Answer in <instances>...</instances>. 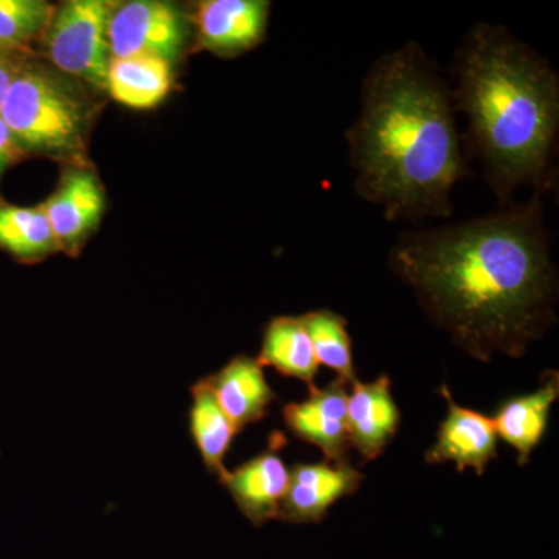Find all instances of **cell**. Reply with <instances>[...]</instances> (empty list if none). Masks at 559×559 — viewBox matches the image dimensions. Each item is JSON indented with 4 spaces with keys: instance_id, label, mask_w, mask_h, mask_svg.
Returning a JSON list of instances; mask_svg holds the SVG:
<instances>
[{
    "instance_id": "obj_1",
    "label": "cell",
    "mask_w": 559,
    "mask_h": 559,
    "mask_svg": "<svg viewBox=\"0 0 559 559\" xmlns=\"http://www.w3.org/2000/svg\"><path fill=\"white\" fill-rule=\"evenodd\" d=\"M390 270L479 360L521 358L557 319L558 275L539 194L463 223L406 231L390 250Z\"/></svg>"
},
{
    "instance_id": "obj_2",
    "label": "cell",
    "mask_w": 559,
    "mask_h": 559,
    "mask_svg": "<svg viewBox=\"0 0 559 559\" xmlns=\"http://www.w3.org/2000/svg\"><path fill=\"white\" fill-rule=\"evenodd\" d=\"M359 198L389 221L447 218L468 176L450 84L418 43L370 66L358 119L345 132Z\"/></svg>"
},
{
    "instance_id": "obj_3",
    "label": "cell",
    "mask_w": 559,
    "mask_h": 559,
    "mask_svg": "<svg viewBox=\"0 0 559 559\" xmlns=\"http://www.w3.org/2000/svg\"><path fill=\"white\" fill-rule=\"evenodd\" d=\"M457 114L468 120L463 146L484 168L500 204L558 182L559 76L546 58L503 25L477 24L451 68Z\"/></svg>"
},
{
    "instance_id": "obj_4",
    "label": "cell",
    "mask_w": 559,
    "mask_h": 559,
    "mask_svg": "<svg viewBox=\"0 0 559 559\" xmlns=\"http://www.w3.org/2000/svg\"><path fill=\"white\" fill-rule=\"evenodd\" d=\"M0 119L22 150L79 157L90 109L79 90L40 66H22L0 108Z\"/></svg>"
},
{
    "instance_id": "obj_5",
    "label": "cell",
    "mask_w": 559,
    "mask_h": 559,
    "mask_svg": "<svg viewBox=\"0 0 559 559\" xmlns=\"http://www.w3.org/2000/svg\"><path fill=\"white\" fill-rule=\"evenodd\" d=\"M116 3L106 0H72L55 9L47 28L50 61L73 79L106 90L110 57L109 20Z\"/></svg>"
},
{
    "instance_id": "obj_6",
    "label": "cell",
    "mask_w": 559,
    "mask_h": 559,
    "mask_svg": "<svg viewBox=\"0 0 559 559\" xmlns=\"http://www.w3.org/2000/svg\"><path fill=\"white\" fill-rule=\"evenodd\" d=\"M110 57H156L173 61L186 44V25L170 3L135 0L114 7L109 20Z\"/></svg>"
},
{
    "instance_id": "obj_7",
    "label": "cell",
    "mask_w": 559,
    "mask_h": 559,
    "mask_svg": "<svg viewBox=\"0 0 559 559\" xmlns=\"http://www.w3.org/2000/svg\"><path fill=\"white\" fill-rule=\"evenodd\" d=\"M364 474L347 462L297 463L289 469V484L280 506L278 520L293 524H318L331 506L355 495Z\"/></svg>"
},
{
    "instance_id": "obj_8",
    "label": "cell",
    "mask_w": 559,
    "mask_h": 559,
    "mask_svg": "<svg viewBox=\"0 0 559 559\" xmlns=\"http://www.w3.org/2000/svg\"><path fill=\"white\" fill-rule=\"evenodd\" d=\"M285 444L282 432L272 433L266 451L227 471L219 480L253 527L278 520L280 506L289 484V469L280 455Z\"/></svg>"
},
{
    "instance_id": "obj_9",
    "label": "cell",
    "mask_w": 559,
    "mask_h": 559,
    "mask_svg": "<svg viewBox=\"0 0 559 559\" xmlns=\"http://www.w3.org/2000/svg\"><path fill=\"white\" fill-rule=\"evenodd\" d=\"M270 13L266 0H204L194 14L198 44L218 57H238L266 38Z\"/></svg>"
},
{
    "instance_id": "obj_10",
    "label": "cell",
    "mask_w": 559,
    "mask_h": 559,
    "mask_svg": "<svg viewBox=\"0 0 559 559\" xmlns=\"http://www.w3.org/2000/svg\"><path fill=\"white\" fill-rule=\"evenodd\" d=\"M348 382H331L323 389L311 388L310 396L301 403L283 407V421L297 439L319 448L326 462H347Z\"/></svg>"
},
{
    "instance_id": "obj_11",
    "label": "cell",
    "mask_w": 559,
    "mask_h": 559,
    "mask_svg": "<svg viewBox=\"0 0 559 559\" xmlns=\"http://www.w3.org/2000/svg\"><path fill=\"white\" fill-rule=\"evenodd\" d=\"M440 393L447 400L448 415L440 425L436 444L426 452V462L430 465L452 462L460 473L473 468L481 476L498 455L495 421L480 412L459 406L447 385H441Z\"/></svg>"
},
{
    "instance_id": "obj_12",
    "label": "cell",
    "mask_w": 559,
    "mask_h": 559,
    "mask_svg": "<svg viewBox=\"0 0 559 559\" xmlns=\"http://www.w3.org/2000/svg\"><path fill=\"white\" fill-rule=\"evenodd\" d=\"M61 250L76 253L97 229L105 212V191L100 180L83 167L66 173L57 191L40 204Z\"/></svg>"
},
{
    "instance_id": "obj_13",
    "label": "cell",
    "mask_w": 559,
    "mask_h": 559,
    "mask_svg": "<svg viewBox=\"0 0 559 559\" xmlns=\"http://www.w3.org/2000/svg\"><path fill=\"white\" fill-rule=\"evenodd\" d=\"M401 414L392 395V381L382 374L371 382H352L347 425L349 448L362 462L380 457L399 432Z\"/></svg>"
},
{
    "instance_id": "obj_14",
    "label": "cell",
    "mask_w": 559,
    "mask_h": 559,
    "mask_svg": "<svg viewBox=\"0 0 559 559\" xmlns=\"http://www.w3.org/2000/svg\"><path fill=\"white\" fill-rule=\"evenodd\" d=\"M204 380L238 433L246 426L266 417L271 404L277 401V395L264 377L263 366L250 356H235L218 373L210 374Z\"/></svg>"
},
{
    "instance_id": "obj_15",
    "label": "cell",
    "mask_w": 559,
    "mask_h": 559,
    "mask_svg": "<svg viewBox=\"0 0 559 559\" xmlns=\"http://www.w3.org/2000/svg\"><path fill=\"white\" fill-rule=\"evenodd\" d=\"M559 396V373L543 374V385L528 395L514 396L499 407L495 415L498 437L518 452V463L527 465L533 450L546 436L551 406Z\"/></svg>"
},
{
    "instance_id": "obj_16",
    "label": "cell",
    "mask_w": 559,
    "mask_h": 559,
    "mask_svg": "<svg viewBox=\"0 0 559 559\" xmlns=\"http://www.w3.org/2000/svg\"><path fill=\"white\" fill-rule=\"evenodd\" d=\"M171 62L156 57L112 58L106 90L132 109L156 108L171 90Z\"/></svg>"
},
{
    "instance_id": "obj_17",
    "label": "cell",
    "mask_w": 559,
    "mask_h": 559,
    "mask_svg": "<svg viewBox=\"0 0 559 559\" xmlns=\"http://www.w3.org/2000/svg\"><path fill=\"white\" fill-rule=\"evenodd\" d=\"M261 366L272 367L286 378L312 385L319 362L300 316H277L264 326L259 358Z\"/></svg>"
},
{
    "instance_id": "obj_18",
    "label": "cell",
    "mask_w": 559,
    "mask_h": 559,
    "mask_svg": "<svg viewBox=\"0 0 559 559\" xmlns=\"http://www.w3.org/2000/svg\"><path fill=\"white\" fill-rule=\"evenodd\" d=\"M189 425L191 439L200 451L205 469L223 479L227 473L224 459L229 454L238 430L205 380L198 381L191 388Z\"/></svg>"
},
{
    "instance_id": "obj_19",
    "label": "cell",
    "mask_w": 559,
    "mask_h": 559,
    "mask_svg": "<svg viewBox=\"0 0 559 559\" xmlns=\"http://www.w3.org/2000/svg\"><path fill=\"white\" fill-rule=\"evenodd\" d=\"M0 248L27 261L44 259L61 250L40 205H0Z\"/></svg>"
},
{
    "instance_id": "obj_20",
    "label": "cell",
    "mask_w": 559,
    "mask_h": 559,
    "mask_svg": "<svg viewBox=\"0 0 559 559\" xmlns=\"http://www.w3.org/2000/svg\"><path fill=\"white\" fill-rule=\"evenodd\" d=\"M301 323L314 349L319 366L329 367L336 371L340 380L352 384L356 378L355 364H353L352 337L347 329V319L337 312L314 310L300 316Z\"/></svg>"
},
{
    "instance_id": "obj_21",
    "label": "cell",
    "mask_w": 559,
    "mask_h": 559,
    "mask_svg": "<svg viewBox=\"0 0 559 559\" xmlns=\"http://www.w3.org/2000/svg\"><path fill=\"white\" fill-rule=\"evenodd\" d=\"M55 7L43 0H0V49L25 53L46 36Z\"/></svg>"
},
{
    "instance_id": "obj_22",
    "label": "cell",
    "mask_w": 559,
    "mask_h": 559,
    "mask_svg": "<svg viewBox=\"0 0 559 559\" xmlns=\"http://www.w3.org/2000/svg\"><path fill=\"white\" fill-rule=\"evenodd\" d=\"M24 55L20 51H10L0 49V108L5 100L7 92H9L11 83L21 72L24 62Z\"/></svg>"
},
{
    "instance_id": "obj_23",
    "label": "cell",
    "mask_w": 559,
    "mask_h": 559,
    "mask_svg": "<svg viewBox=\"0 0 559 559\" xmlns=\"http://www.w3.org/2000/svg\"><path fill=\"white\" fill-rule=\"evenodd\" d=\"M21 151V146L17 145L16 140L11 135L9 128H7V124L0 119V176H2V173L5 171L9 165L16 160Z\"/></svg>"
}]
</instances>
